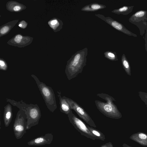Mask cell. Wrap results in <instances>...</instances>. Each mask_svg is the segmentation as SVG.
Here are the masks:
<instances>
[{
  "label": "cell",
  "mask_w": 147,
  "mask_h": 147,
  "mask_svg": "<svg viewBox=\"0 0 147 147\" xmlns=\"http://www.w3.org/2000/svg\"><path fill=\"white\" fill-rule=\"evenodd\" d=\"M27 23L24 20H22L19 22L18 26L21 28L24 29L26 27Z\"/></svg>",
  "instance_id": "obj_25"
},
{
  "label": "cell",
  "mask_w": 147,
  "mask_h": 147,
  "mask_svg": "<svg viewBox=\"0 0 147 147\" xmlns=\"http://www.w3.org/2000/svg\"><path fill=\"white\" fill-rule=\"evenodd\" d=\"M8 66L7 64L3 59L1 58L0 60V68L1 70L6 71L7 70Z\"/></svg>",
  "instance_id": "obj_24"
},
{
  "label": "cell",
  "mask_w": 147,
  "mask_h": 147,
  "mask_svg": "<svg viewBox=\"0 0 147 147\" xmlns=\"http://www.w3.org/2000/svg\"><path fill=\"white\" fill-rule=\"evenodd\" d=\"M88 51L87 48L78 51L67 61L65 72L69 80L76 77L82 73L86 65Z\"/></svg>",
  "instance_id": "obj_1"
},
{
  "label": "cell",
  "mask_w": 147,
  "mask_h": 147,
  "mask_svg": "<svg viewBox=\"0 0 147 147\" xmlns=\"http://www.w3.org/2000/svg\"><path fill=\"white\" fill-rule=\"evenodd\" d=\"M4 108V122L5 126L7 127L10 124L12 119V109L11 106L9 104L6 105Z\"/></svg>",
  "instance_id": "obj_13"
},
{
  "label": "cell",
  "mask_w": 147,
  "mask_h": 147,
  "mask_svg": "<svg viewBox=\"0 0 147 147\" xmlns=\"http://www.w3.org/2000/svg\"><path fill=\"white\" fill-rule=\"evenodd\" d=\"M27 125L26 115L24 111L19 110L17 113L13 126L14 133L16 139L22 138L26 133Z\"/></svg>",
  "instance_id": "obj_5"
},
{
  "label": "cell",
  "mask_w": 147,
  "mask_h": 147,
  "mask_svg": "<svg viewBox=\"0 0 147 147\" xmlns=\"http://www.w3.org/2000/svg\"><path fill=\"white\" fill-rule=\"evenodd\" d=\"M104 55L106 58L111 61H116L118 60L115 52L107 51L104 53Z\"/></svg>",
  "instance_id": "obj_22"
},
{
  "label": "cell",
  "mask_w": 147,
  "mask_h": 147,
  "mask_svg": "<svg viewBox=\"0 0 147 147\" xmlns=\"http://www.w3.org/2000/svg\"><path fill=\"white\" fill-rule=\"evenodd\" d=\"M50 27L55 32L59 31L62 28L63 24L62 21L57 18H53L48 22Z\"/></svg>",
  "instance_id": "obj_18"
},
{
  "label": "cell",
  "mask_w": 147,
  "mask_h": 147,
  "mask_svg": "<svg viewBox=\"0 0 147 147\" xmlns=\"http://www.w3.org/2000/svg\"><path fill=\"white\" fill-rule=\"evenodd\" d=\"M95 16L103 20L116 30L130 36L137 37L136 34L127 29L122 24L109 17H105L103 15L95 14Z\"/></svg>",
  "instance_id": "obj_8"
},
{
  "label": "cell",
  "mask_w": 147,
  "mask_h": 147,
  "mask_svg": "<svg viewBox=\"0 0 147 147\" xmlns=\"http://www.w3.org/2000/svg\"><path fill=\"white\" fill-rule=\"evenodd\" d=\"M35 80L45 104L50 111L53 113L57 108L55 94L52 88L40 82L35 75H31Z\"/></svg>",
  "instance_id": "obj_4"
},
{
  "label": "cell",
  "mask_w": 147,
  "mask_h": 147,
  "mask_svg": "<svg viewBox=\"0 0 147 147\" xmlns=\"http://www.w3.org/2000/svg\"><path fill=\"white\" fill-rule=\"evenodd\" d=\"M59 100L60 110L61 112L67 115L70 113L71 110L70 106L64 96L61 97L60 92H57Z\"/></svg>",
  "instance_id": "obj_15"
},
{
  "label": "cell",
  "mask_w": 147,
  "mask_h": 147,
  "mask_svg": "<svg viewBox=\"0 0 147 147\" xmlns=\"http://www.w3.org/2000/svg\"><path fill=\"white\" fill-rule=\"evenodd\" d=\"M33 39L31 37L17 34L10 40L7 43L10 45L22 47L30 44Z\"/></svg>",
  "instance_id": "obj_9"
},
{
  "label": "cell",
  "mask_w": 147,
  "mask_h": 147,
  "mask_svg": "<svg viewBox=\"0 0 147 147\" xmlns=\"http://www.w3.org/2000/svg\"><path fill=\"white\" fill-rule=\"evenodd\" d=\"M71 110H74L79 116L90 126L96 127L94 121L90 116L80 105L73 100L64 96Z\"/></svg>",
  "instance_id": "obj_7"
},
{
  "label": "cell",
  "mask_w": 147,
  "mask_h": 147,
  "mask_svg": "<svg viewBox=\"0 0 147 147\" xmlns=\"http://www.w3.org/2000/svg\"><path fill=\"white\" fill-rule=\"evenodd\" d=\"M67 116L70 123L82 135L93 140L98 139L89 130L87 125L73 113L72 110Z\"/></svg>",
  "instance_id": "obj_6"
},
{
  "label": "cell",
  "mask_w": 147,
  "mask_h": 147,
  "mask_svg": "<svg viewBox=\"0 0 147 147\" xmlns=\"http://www.w3.org/2000/svg\"><path fill=\"white\" fill-rule=\"evenodd\" d=\"M6 100L13 106L16 107L19 110L24 112L27 118L26 130L38 124L41 115L37 104H28L22 100L17 101L8 98H6Z\"/></svg>",
  "instance_id": "obj_2"
},
{
  "label": "cell",
  "mask_w": 147,
  "mask_h": 147,
  "mask_svg": "<svg viewBox=\"0 0 147 147\" xmlns=\"http://www.w3.org/2000/svg\"><path fill=\"white\" fill-rule=\"evenodd\" d=\"M18 21V20H13L1 26L0 29V37L8 34Z\"/></svg>",
  "instance_id": "obj_16"
},
{
  "label": "cell",
  "mask_w": 147,
  "mask_h": 147,
  "mask_svg": "<svg viewBox=\"0 0 147 147\" xmlns=\"http://www.w3.org/2000/svg\"><path fill=\"white\" fill-rule=\"evenodd\" d=\"M129 138L140 145L147 147V134L139 132L131 135Z\"/></svg>",
  "instance_id": "obj_12"
},
{
  "label": "cell",
  "mask_w": 147,
  "mask_h": 147,
  "mask_svg": "<svg viewBox=\"0 0 147 147\" xmlns=\"http://www.w3.org/2000/svg\"><path fill=\"white\" fill-rule=\"evenodd\" d=\"M6 7L7 9L11 12H20L26 8V7L23 4L14 1L8 2Z\"/></svg>",
  "instance_id": "obj_14"
},
{
  "label": "cell",
  "mask_w": 147,
  "mask_h": 147,
  "mask_svg": "<svg viewBox=\"0 0 147 147\" xmlns=\"http://www.w3.org/2000/svg\"><path fill=\"white\" fill-rule=\"evenodd\" d=\"M134 7V6H124L119 9H114L111 12L118 15L121 14L126 15L132 11Z\"/></svg>",
  "instance_id": "obj_19"
},
{
  "label": "cell",
  "mask_w": 147,
  "mask_h": 147,
  "mask_svg": "<svg viewBox=\"0 0 147 147\" xmlns=\"http://www.w3.org/2000/svg\"><path fill=\"white\" fill-rule=\"evenodd\" d=\"M97 96L106 101L104 102L97 100L95 101L97 108L101 113L112 119H118L122 117L121 113L113 102L116 101L113 97L104 93H98Z\"/></svg>",
  "instance_id": "obj_3"
},
{
  "label": "cell",
  "mask_w": 147,
  "mask_h": 147,
  "mask_svg": "<svg viewBox=\"0 0 147 147\" xmlns=\"http://www.w3.org/2000/svg\"><path fill=\"white\" fill-rule=\"evenodd\" d=\"M138 93L140 98L147 106V93L142 91H139Z\"/></svg>",
  "instance_id": "obj_23"
},
{
  "label": "cell",
  "mask_w": 147,
  "mask_h": 147,
  "mask_svg": "<svg viewBox=\"0 0 147 147\" xmlns=\"http://www.w3.org/2000/svg\"><path fill=\"white\" fill-rule=\"evenodd\" d=\"M147 20V11L140 10L132 15L129 18V21L131 23L137 25L140 22H143Z\"/></svg>",
  "instance_id": "obj_11"
},
{
  "label": "cell",
  "mask_w": 147,
  "mask_h": 147,
  "mask_svg": "<svg viewBox=\"0 0 147 147\" xmlns=\"http://www.w3.org/2000/svg\"><path fill=\"white\" fill-rule=\"evenodd\" d=\"M106 7L105 5L97 3H93L83 7L81 10L84 11H94Z\"/></svg>",
  "instance_id": "obj_17"
},
{
  "label": "cell",
  "mask_w": 147,
  "mask_h": 147,
  "mask_svg": "<svg viewBox=\"0 0 147 147\" xmlns=\"http://www.w3.org/2000/svg\"><path fill=\"white\" fill-rule=\"evenodd\" d=\"M89 130L95 136L97 137L98 139L104 141L105 140V135L99 130L95 129L92 127L87 125Z\"/></svg>",
  "instance_id": "obj_21"
},
{
  "label": "cell",
  "mask_w": 147,
  "mask_h": 147,
  "mask_svg": "<svg viewBox=\"0 0 147 147\" xmlns=\"http://www.w3.org/2000/svg\"><path fill=\"white\" fill-rule=\"evenodd\" d=\"M122 146L123 147H133L130 146H129L128 145L125 143L123 144Z\"/></svg>",
  "instance_id": "obj_27"
},
{
  "label": "cell",
  "mask_w": 147,
  "mask_h": 147,
  "mask_svg": "<svg viewBox=\"0 0 147 147\" xmlns=\"http://www.w3.org/2000/svg\"><path fill=\"white\" fill-rule=\"evenodd\" d=\"M53 139V136L51 133H47L35 138L28 142L27 144L29 146H40L50 144Z\"/></svg>",
  "instance_id": "obj_10"
},
{
  "label": "cell",
  "mask_w": 147,
  "mask_h": 147,
  "mask_svg": "<svg viewBox=\"0 0 147 147\" xmlns=\"http://www.w3.org/2000/svg\"><path fill=\"white\" fill-rule=\"evenodd\" d=\"M100 147H113V146L111 142H109L102 145Z\"/></svg>",
  "instance_id": "obj_26"
},
{
  "label": "cell",
  "mask_w": 147,
  "mask_h": 147,
  "mask_svg": "<svg viewBox=\"0 0 147 147\" xmlns=\"http://www.w3.org/2000/svg\"><path fill=\"white\" fill-rule=\"evenodd\" d=\"M121 61L123 68L126 73L128 75L131 76V69L130 64L124 54L122 56Z\"/></svg>",
  "instance_id": "obj_20"
}]
</instances>
